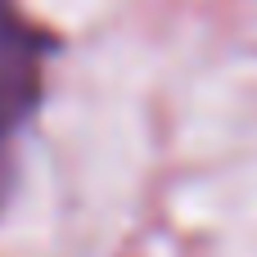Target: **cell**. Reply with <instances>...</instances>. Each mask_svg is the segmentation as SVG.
Instances as JSON below:
<instances>
[{"label": "cell", "mask_w": 257, "mask_h": 257, "mask_svg": "<svg viewBox=\"0 0 257 257\" xmlns=\"http://www.w3.org/2000/svg\"><path fill=\"white\" fill-rule=\"evenodd\" d=\"M63 36L41 23L23 0H0V217L18 190L27 136L45 108L50 63Z\"/></svg>", "instance_id": "obj_1"}]
</instances>
